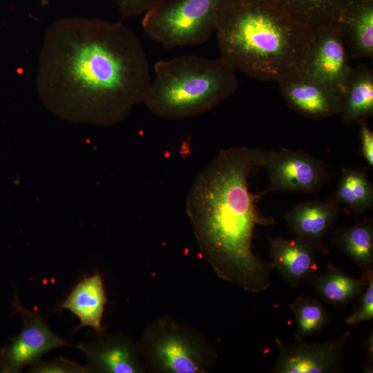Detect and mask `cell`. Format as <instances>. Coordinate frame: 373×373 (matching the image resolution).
Wrapping results in <instances>:
<instances>
[{
	"mask_svg": "<svg viewBox=\"0 0 373 373\" xmlns=\"http://www.w3.org/2000/svg\"><path fill=\"white\" fill-rule=\"evenodd\" d=\"M264 166L269 178L266 192L312 193L326 177L325 164L301 150L268 152Z\"/></svg>",
	"mask_w": 373,
	"mask_h": 373,
	"instance_id": "cell-8",
	"label": "cell"
},
{
	"mask_svg": "<svg viewBox=\"0 0 373 373\" xmlns=\"http://www.w3.org/2000/svg\"><path fill=\"white\" fill-rule=\"evenodd\" d=\"M93 372L135 373L142 372L134 345L124 337H111L79 344Z\"/></svg>",
	"mask_w": 373,
	"mask_h": 373,
	"instance_id": "cell-15",
	"label": "cell"
},
{
	"mask_svg": "<svg viewBox=\"0 0 373 373\" xmlns=\"http://www.w3.org/2000/svg\"><path fill=\"white\" fill-rule=\"evenodd\" d=\"M271 262L293 287L311 280L316 274V249L309 242L291 239L269 238Z\"/></svg>",
	"mask_w": 373,
	"mask_h": 373,
	"instance_id": "cell-14",
	"label": "cell"
},
{
	"mask_svg": "<svg viewBox=\"0 0 373 373\" xmlns=\"http://www.w3.org/2000/svg\"><path fill=\"white\" fill-rule=\"evenodd\" d=\"M347 124H359L373 115V70L361 64L352 68L341 96L338 113Z\"/></svg>",
	"mask_w": 373,
	"mask_h": 373,
	"instance_id": "cell-17",
	"label": "cell"
},
{
	"mask_svg": "<svg viewBox=\"0 0 373 373\" xmlns=\"http://www.w3.org/2000/svg\"><path fill=\"white\" fill-rule=\"evenodd\" d=\"M163 0H112L121 18L125 19L145 13Z\"/></svg>",
	"mask_w": 373,
	"mask_h": 373,
	"instance_id": "cell-25",
	"label": "cell"
},
{
	"mask_svg": "<svg viewBox=\"0 0 373 373\" xmlns=\"http://www.w3.org/2000/svg\"><path fill=\"white\" fill-rule=\"evenodd\" d=\"M296 325V337L303 338L318 332L329 320L321 303L312 297L300 296L289 306Z\"/></svg>",
	"mask_w": 373,
	"mask_h": 373,
	"instance_id": "cell-22",
	"label": "cell"
},
{
	"mask_svg": "<svg viewBox=\"0 0 373 373\" xmlns=\"http://www.w3.org/2000/svg\"><path fill=\"white\" fill-rule=\"evenodd\" d=\"M287 104L298 113L315 119L338 113L341 96L302 73L278 82Z\"/></svg>",
	"mask_w": 373,
	"mask_h": 373,
	"instance_id": "cell-11",
	"label": "cell"
},
{
	"mask_svg": "<svg viewBox=\"0 0 373 373\" xmlns=\"http://www.w3.org/2000/svg\"><path fill=\"white\" fill-rule=\"evenodd\" d=\"M294 21L315 30L334 27L343 0H266Z\"/></svg>",
	"mask_w": 373,
	"mask_h": 373,
	"instance_id": "cell-19",
	"label": "cell"
},
{
	"mask_svg": "<svg viewBox=\"0 0 373 373\" xmlns=\"http://www.w3.org/2000/svg\"><path fill=\"white\" fill-rule=\"evenodd\" d=\"M30 372L35 373H88L93 372L88 365H80L69 359L59 358L50 362L39 361L32 365Z\"/></svg>",
	"mask_w": 373,
	"mask_h": 373,
	"instance_id": "cell-24",
	"label": "cell"
},
{
	"mask_svg": "<svg viewBox=\"0 0 373 373\" xmlns=\"http://www.w3.org/2000/svg\"><path fill=\"white\" fill-rule=\"evenodd\" d=\"M364 350L365 352V358L363 364V372L372 373L373 370V335L372 332H370L365 338Z\"/></svg>",
	"mask_w": 373,
	"mask_h": 373,
	"instance_id": "cell-27",
	"label": "cell"
},
{
	"mask_svg": "<svg viewBox=\"0 0 373 373\" xmlns=\"http://www.w3.org/2000/svg\"><path fill=\"white\" fill-rule=\"evenodd\" d=\"M340 204L334 197L325 201L302 202L285 215L291 233L311 244L316 251L329 254L323 238L335 222Z\"/></svg>",
	"mask_w": 373,
	"mask_h": 373,
	"instance_id": "cell-13",
	"label": "cell"
},
{
	"mask_svg": "<svg viewBox=\"0 0 373 373\" xmlns=\"http://www.w3.org/2000/svg\"><path fill=\"white\" fill-rule=\"evenodd\" d=\"M106 297L102 278L99 273L86 277L73 289L60 308L68 309L80 321V327H92L102 334L101 322Z\"/></svg>",
	"mask_w": 373,
	"mask_h": 373,
	"instance_id": "cell-16",
	"label": "cell"
},
{
	"mask_svg": "<svg viewBox=\"0 0 373 373\" xmlns=\"http://www.w3.org/2000/svg\"><path fill=\"white\" fill-rule=\"evenodd\" d=\"M267 153L245 146L222 149L197 176L186 204L200 250L214 272L253 293L270 287L274 269L252 250L255 228L272 225L274 219L260 214L259 195L249 186Z\"/></svg>",
	"mask_w": 373,
	"mask_h": 373,
	"instance_id": "cell-2",
	"label": "cell"
},
{
	"mask_svg": "<svg viewBox=\"0 0 373 373\" xmlns=\"http://www.w3.org/2000/svg\"><path fill=\"white\" fill-rule=\"evenodd\" d=\"M373 269L363 271L361 278L358 279L329 263L324 273L315 274L309 283L327 303L334 305H343L359 297Z\"/></svg>",
	"mask_w": 373,
	"mask_h": 373,
	"instance_id": "cell-18",
	"label": "cell"
},
{
	"mask_svg": "<svg viewBox=\"0 0 373 373\" xmlns=\"http://www.w3.org/2000/svg\"><path fill=\"white\" fill-rule=\"evenodd\" d=\"M143 342L152 365L165 372H204L213 356L202 349L198 338L174 323H158L146 333Z\"/></svg>",
	"mask_w": 373,
	"mask_h": 373,
	"instance_id": "cell-6",
	"label": "cell"
},
{
	"mask_svg": "<svg viewBox=\"0 0 373 373\" xmlns=\"http://www.w3.org/2000/svg\"><path fill=\"white\" fill-rule=\"evenodd\" d=\"M234 0H163L144 13L145 34L166 48L205 43L224 10Z\"/></svg>",
	"mask_w": 373,
	"mask_h": 373,
	"instance_id": "cell-5",
	"label": "cell"
},
{
	"mask_svg": "<svg viewBox=\"0 0 373 373\" xmlns=\"http://www.w3.org/2000/svg\"><path fill=\"white\" fill-rule=\"evenodd\" d=\"M349 52L334 28L314 30V36L300 73L321 82L341 96L352 71Z\"/></svg>",
	"mask_w": 373,
	"mask_h": 373,
	"instance_id": "cell-9",
	"label": "cell"
},
{
	"mask_svg": "<svg viewBox=\"0 0 373 373\" xmlns=\"http://www.w3.org/2000/svg\"><path fill=\"white\" fill-rule=\"evenodd\" d=\"M359 137L361 153L363 158L371 166H373V132L368 127L366 122L359 124Z\"/></svg>",
	"mask_w": 373,
	"mask_h": 373,
	"instance_id": "cell-26",
	"label": "cell"
},
{
	"mask_svg": "<svg viewBox=\"0 0 373 373\" xmlns=\"http://www.w3.org/2000/svg\"><path fill=\"white\" fill-rule=\"evenodd\" d=\"M350 338L346 332L322 343H308L296 336V341L285 345L275 339L278 353L273 373H328L343 370V354Z\"/></svg>",
	"mask_w": 373,
	"mask_h": 373,
	"instance_id": "cell-7",
	"label": "cell"
},
{
	"mask_svg": "<svg viewBox=\"0 0 373 373\" xmlns=\"http://www.w3.org/2000/svg\"><path fill=\"white\" fill-rule=\"evenodd\" d=\"M332 242L363 271L373 269V224L365 218L334 231Z\"/></svg>",
	"mask_w": 373,
	"mask_h": 373,
	"instance_id": "cell-20",
	"label": "cell"
},
{
	"mask_svg": "<svg viewBox=\"0 0 373 373\" xmlns=\"http://www.w3.org/2000/svg\"><path fill=\"white\" fill-rule=\"evenodd\" d=\"M19 311L23 317V328L4 354L6 370L19 371L38 362L49 350L70 345L48 328L41 315L19 306Z\"/></svg>",
	"mask_w": 373,
	"mask_h": 373,
	"instance_id": "cell-10",
	"label": "cell"
},
{
	"mask_svg": "<svg viewBox=\"0 0 373 373\" xmlns=\"http://www.w3.org/2000/svg\"><path fill=\"white\" fill-rule=\"evenodd\" d=\"M216 32L220 57L236 70L276 82L300 73L314 36L266 0H234Z\"/></svg>",
	"mask_w": 373,
	"mask_h": 373,
	"instance_id": "cell-3",
	"label": "cell"
},
{
	"mask_svg": "<svg viewBox=\"0 0 373 373\" xmlns=\"http://www.w3.org/2000/svg\"><path fill=\"white\" fill-rule=\"evenodd\" d=\"M373 318V271L368 276L367 283L354 312L345 318L349 325L357 326L358 324L372 321Z\"/></svg>",
	"mask_w": 373,
	"mask_h": 373,
	"instance_id": "cell-23",
	"label": "cell"
},
{
	"mask_svg": "<svg viewBox=\"0 0 373 373\" xmlns=\"http://www.w3.org/2000/svg\"><path fill=\"white\" fill-rule=\"evenodd\" d=\"M151 80L143 45L121 22L69 17L45 32L36 87L61 117L115 124L144 102Z\"/></svg>",
	"mask_w": 373,
	"mask_h": 373,
	"instance_id": "cell-1",
	"label": "cell"
},
{
	"mask_svg": "<svg viewBox=\"0 0 373 373\" xmlns=\"http://www.w3.org/2000/svg\"><path fill=\"white\" fill-rule=\"evenodd\" d=\"M334 28L354 59L373 56V0H343Z\"/></svg>",
	"mask_w": 373,
	"mask_h": 373,
	"instance_id": "cell-12",
	"label": "cell"
},
{
	"mask_svg": "<svg viewBox=\"0 0 373 373\" xmlns=\"http://www.w3.org/2000/svg\"><path fill=\"white\" fill-rule=\"evenodd\" d=\"M144 104L155 116L182 119L204 113L238 88L236 70L224 59L184 55L160 60Z\"/></svg>",
	"mask_w": 373,
	"mask_h": 373,
	"instance_id": "cell-4",
	"label": "cell"
},
{
	"mask_svg": "<svg viewBox=\"0 0 373 373\" xmlns=\"http://www.w3.org/2000/svg\"><path fill=\"white\" fill-rule=\"evenodd\" d=\"M333 197L358 214L370 209L373 187L365 171L360 169H343Z\"/></svg>",
	"mask_w": 373,
	"mask_h": 373,
	"instance_id": "cell-21",
	"label": "cell"
}]
</instances>
